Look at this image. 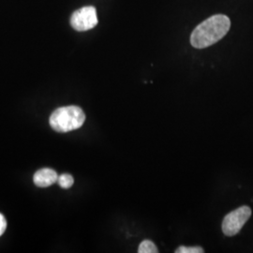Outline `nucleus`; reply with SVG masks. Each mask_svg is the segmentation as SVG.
<instances>
[{"mask_svg":"<svg viewBox=\"0 0 253 253\" xmlns=\"http://www.w3.org/2000/svg\"><path fill=\"white\" fill-rule=\"evenodd\" d=\"M205 253V250L201 247H185L181 246L176 251L175 253Z\"/></svg>","mask_w":253,"mask_h":253,"instance_id":"6e6552de","label":"nucleus"},{"mask_svg":"<svg viewBox=\"0 0 253 253\" xmlns=\"http://www.w3.org/2000/svg\"><path fill=\"white\" fill-rule=\"evenodd\" d=\"M6 229H7V220L2 214H0V236L5 233Z\"/></svg>","mask_w":253,"mask_h":253,"instance_id":"1a4fd4ad","label":"nucleus"},{"mask_svg":"<svg viewBox=\"0 0 253 253\" xmlns=\"http://www.w3.org/2000/svg\"><path fill=\"white\" fill-rule=\"evenodd\" d=\"M71 25L76 31L90 30L98 25L97 10L92 6L77 9L71 17Z\"/></svg>","mask_w":253,"mask_h":253,"instance_id":"20e7f679","label":"nucleus"},{"mask_svg":"<svg viewBox=\"0 0 253 253\" xmlns=\"http://www.w3.org/2000/svg\"><path fill=\"white\" fill-rule=\"evenodd\" d=\"M57 183L62 189H70L71 187H73L74 179L71 174L63 173L60 176H58Z\"/></svg>","mask_w":253,"mask_h":253,"instance_id":"0eeeda50","label":"nucleus"},{"mask_svg":"<svg viewBox=\"0 0 253 253\" xmlns=\"http://www.w3.org/2000/svg\"><path fill=\"white\" fill-rule=\"evenodd\" d=\"M139 253H158L159 250L150 240H144L138 248Z\"/></svg>","mask_w":253,"mask_h":253,"instance_id":"423d86ee","label":"nucleus"},{"mask_svg":"<svg viewBox=\"0 0 253 253\" xmlns=\"http://www.w3.org/2000/svg\"><path fill=\"white\" fill-rule=\"evenodd\" d=\"M57 179H58L57 172L49 168H43L39 170L38 172H35L33 176L34 184L37 187H40V188L50 187L55 182H57Z\"/></svg>","mask_w":253,"mask_h":253,"instance_id":"39448f33","label":"nucleus"},{"mask_svg":"<svg viewBox=\"0 0 253 253\" xmlns=\"http://www.w3.org/2000/svg\"><path fill=\"white\" fill-rule=\"evenodd\" d=\"M230 27L231 21L226 15H213L193 30L190 36V43L197 49L213 45L226 35Z\"/></svg>","mask_w":253,"mask_h":253,"instance_id":"f257e3e1","label":"nucleus"},{"mask_svg":"<svg viewBox=\"0 0 253 253\" xmlns=\"http://www.w3.org/2000/svg\"><path fill=\"white\" fill-rule=\"evenodd\" d=\"M85 120L84 111L78 106L56 109L50 117V126L57 132H68L80 128Z\"/></svg>","mask_w":253,"mask_h":253,"instance_id":"f03ea898","label":"nucleus"},{"mask_svg":"<svg viewBox=\"0 0 253 253\" xmlns=\"http://www.w3.org/2000/svg\"><path fill=\"white\" fill-rule=\"evenodd\" d=\"M252 216V209L244 206L225 216L222 221V232L227 236L237 235Z\"/></svg>","mask_w":253,"mask_h":253,"instance_id":"7ed1b4c3","label":"nucleus"}]
</instances>
